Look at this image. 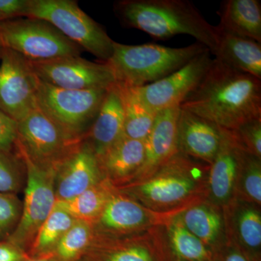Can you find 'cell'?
I'll return each mask as SVG.
<instances>
[{
    "instance_id": "cell-1",
    "label": "cell",
    "mask_w": 261,
    "mask_h": 261,
    "mask_svg": "<svg viewBox=\"0 0 261 261\" xmlns=\"http://www.w3.org/2000/svg\"><path fill=\"white\" fill-rule=\"evenodd\" d=\"M224 129L261 118V80L214 58L200 84L180 106Z\"/></svg>"
},
{
    "instance_id": "cell-2",
    "label": "cell",
    "mask_w": 261,
    "mask_h": 261,
    "mask_svg": "<svg viewBox=\"0 0 261 261\" xmlns=\"http://www.w3.org/2000/svg\"><path fill=\"white\" fill-rule=\"evenodd\" d=\"M121 23L138 29L157 40L180 34L195 38L214 53L218 43L217 27L209 23L188 0H122L115 4Z\"/></svg>"
},
{
    "instance_id": "cell-3",
    "label": "cell",
    "mask_w": 261,
    "mask_h": 261,
    "mask_svg": "<svg viewBox=\"0 0 261 261\" xmlns=\"http://www.w3.org/2000/svg\"><path fill=\"white\" fill-rule=\"evenodd\" d=\"M207 49L197 42L173 48L155 44L128 45L114 41L112 56L106 63L116 83L135 88L167 76Z\"/></svg>"
},
{
    "instance_id": "cell-4",
    "label": "cell",
    "mask_w": 261,
    "mask_h": 261,
    "mask_svg": "<svg viewBox=\"0 0 261 261\" xmlns=\"http://www.w3.org/2000/svg\"><path fill=\"white\" fill-rule=\"evenodd\" d=\"M25 17L42 19L98 59L107 62L114 41L73 0H29Z\"/></svg>"
},
{
    "instance_id": "cell-5",
    "label": "cell",
    "mask_w": 261,
    "mask_h": 261,
    "mask_svg": "<svg viewBox=\"0 0 261 261\" xmlns=\"http://www.w3.org/2000/svg\"><path fill=\"white\" fill-rule=\"evenodd\" d=\"M109 88L70 90L53 87L37 78V106L68 135L84 140Z\"/></svg>"
},
{
    "instance_id": "cell-6",
    "label": "cell",
    "mask_w": 261,
    "mask_h": 261,
    "mask_svg": "<svg viewBox=\"0 0 261 261\" xmlns=\"http://www.w3.org/2000/svg\"><path fill=\"white\" fill-rule=\"evenodd\" d=\"M0 44L31 61L80 56L83 50L51 24L27 17L0 21Z\"/></svg>"
},
{
    "instance_id": "cell-7",
    "label": "cell",
    "mask_w": 261,
    "mask_h": 261,
    "mask_svg": "<svg viewBox=\"0 0 261 261\" xmlns=\"http://www.w3.org/2000/svg\"><path fill=\"white\" fill-rule=\"evenodd\" d=\"M15 150L25 165V199L20 221L6 240L27 253L39 228L56 205V168L39 166L21 151Z\"/></svg>"
},
{
    "instance_id": "cell-8",
    "label": "cell",
    "mask_w": 261,
    "mask_h": 261,
    "mask_svg": "<svg viewBox=\"0 0 261 261\" xmlns=\"http://www.w3.org/2000/svg\"><path fill=\"white\" fill-rule=\"evenodd\" d=\"M82 141L66 133L37 106L18 122L15 148L39 166L57 168Z\"/></svg>"
},
{
    "instance_id": "cell-9",
    "label": "cell",
    "mask_w": 261,
    "mask_h": 261,
    "mask_svg": "<svg viewBox=\"0 0 261 261\" xmlns=\"http://www.w3.org/2000/svg\"><path fill=\"white\" fill-rule=\"evenodd\" d=\"M211 55L205 49L167 76L142 87H129L130 91L142 106L154 113L180 107L210 68Z\"/></svg>"
},
{
    "instance_id": "cell-10",
    "label": "cell",
    "mask_w": 261,
    "mask_h": 261,
    "mask_svg": "<svg viewBox=\"0 0 261 261\" xmlns=\"http://www.w3.org/2000/svg\"><path fill=\"white\" fill-rule=\"evenodd\" d=\"M30 61L38 80L70 90L108 89L116 83L106 62L94 63L81 56H67L46 61Z\"/></svg>"
},
{
    "instance_id": "cell-11",
    "label": "cell",
    "mask_w": 261,
    "mask_h": 261,
    "mask_svg": "<svg viewBox=\"0 0 261 261\" xmlns=\"http://www.w3.org/2000/svg\"><path fill=\"white\" fill-rule=\"evenodd\" d=\"M37 77L30 61L3 47L0 57V110L15 121L37 107Z\"/></svg>"
},
{
    "instance_id": "cell-12",
    "label": "cell",
    "mask_w": 261,
    "mask_h": 261,
    "mask_svg": "<svg viewBox=\"0 0 261 261\" xmlns=\"http://www.w3.org/2000/svg\"><path fill=\"white\" fill-rule=\"evenodd\" d=\"M102 170L93 149L83 140L56 168V201L69 200L102 181Z\"/></svg>"
},
{
    "instance_id": "cell-13",
    "label": "cell",
    "mask_w": 261,
    "mask_h": 261,
    "mask_svg": "<svg viewBox=\"0 0 261 261\" xmlns=\"http://www.w3.org/2000/svg\"><path fill=\"white\" fill-rule=\"evenodd\" d=\"M180 107L158 113L145 141V157L135 177H147L163 167L178 152V120Z\"/></svg>"
},
{
    "instance_id": "cell-14",
    "label": "cell",
    "mask_w": 261,
    "mask_h": 261,
    "mask_svg": "<svg viewBox=\"0 0 261 261\" xmlns=\"http://www.w3.org/2000/svg\"><path fill=\"white\" fill-rule=\"evenodd\" d=\"M223 128L214 123L180 108L178 120V152L214 161L222 140Z\"/></svg>"
},
{
    "instance_id": "cell-15",
    "label": "cell",
    "mask_w": 261,
    "mask_h": 261,
    "mask_svg": "<svg viewBox=\"0 0 261 261\" xmlns=\"http://www.w3.org/2000/svg\"><path fill=\"white\" fill-rule=\"evenodd\" d=\"M247 154L234 130L223 128L221 145L213 161L209 178L211 192L216 200H226L231 195Z\"/></svg>"
},
{
    "instance_id": "cell-16",
    "label": "cell",
    "mask_w": 261,
    "mask_h": 261,
    "mask_svg": "<svg viewBox=\"0 0 261 261\" xmlns=\"http://www.w3.org/2000/svg\"><path fill=\"white\" fill-rule=\"evenodd\" d=\"M124 113L119 86L108 89L100 109L84 140L93 149L97 158L123 136Z\"/></svg>"
},
{
    "instance_id": "cell-17",
    "label": "cell",
    "mask_w": 261,
    "mask_h": 261,
    "mask_svg": "<svg viewBox=\"0 0 261 261\" xmlns=\"http://www.w3.org/2000/svg\"><path fill=\"white\" fill-rule=\"evenodd\" d=\"M218 29V43L214 58L261 80V44Z\"/></svg>"
},
{
    "instance_id": "cell-18",
    "label": "cell",
    "mask_w": 261,
    "mask_h": 261,
    "mask_svg": "<svg viewBox=\"0 0 261 261\" xmlns=\"http://www.w3.org/2000/svg\"><path fill=\"white\" fill-rule=\"evenodd\" d=\"M224 32L261 44V4L259 0H226L217 12Z\"/></svg>"
},
{
    "instance_id": "cell-19",
    "label": "cell",
    "mask_w": 261,
    "mask_h": 261,
    "mask_svg": "<svg viewBox=\"0 0 261 261\" xmlns=\"http://www.w3.org/2000/svg\"><path fill=\"white\" fill-rule=\"evenodd\" d=\"M145 157V141L122 136L98 159L102 173L114 180H123L135 177Z\"/></svg>"
},
{
    "instance_id": "cell-20",
    "label": "cell",
    "mask_w": 261,
    "mask_h": 261,
    "mask_svg": "<svg viewBox=\"0 0 261 261\" xmlns=\"http://www.w3.org/2000/svg\"><path fill=\"white\" fill-rule=\"evenodd\" d=\"M178 152L170 159L172 173H164L144 182L137 188L140 195L158 204H171L183 200L193 190L194 182L185 175L176 173L178 164Z\"/></svg>"
},
{
    "instance_id": "cell-21",
    "label": "cell",
    "mask_w": 261,
    "mask_h": 261,
    "mask_svg": "<svg viewBox=\"0 0 261 261\" xmlns=\"http://www.w3.org/2000/svg\"><path fill=\"white\" fill-rule=\"evenodd\" d=\"M147 219V212L140 204L113 194L94 224L110 232L124 233L140 227Z\"/></svg>"
},
{
    "instance_id": "cell-22",
    "label": "cell",
    "mask_w": 261,
    "mask_h": 261,
    "mask_svg": "<svg viewBox=\"0 0 261 261\" xmlns=\"http://www.w3.org/2000/svg\"><path fill=\"white\" fill-rule=\"evenodd\" d=\"M75 221L56 202L51 214L39 228L27 255L29 257L53 255L57 245Z\"/></svg>"
},
{
    "instance_id": "cell-23",
    "label": "cell",
    "mask_w": 261,
    "mask_h": 261,
    "mask_svg": "<svg viewBox=\"0 0 261 261\" xmlns=\"http://www.w3.org/2000/svg\"><path fill=\"white\" fill-rule=\"evenodd\" d=\"M112 195L108 182L102 180L74 198L56 202L74 219L94 224Z\"/></svg>"
},
{
    "instance_id": "cell-24",
    "label": "cell",
    "mask_w": 261,
    "mask_h": 261,
    "mask_svg": "<svg viewBox=\"0 0 261 261\" xmlns=\"http://www.w3.org/2000/svg\"><path fill=\"white\" fill-rule=\"evenodd\" d=\"M117 84L121 90L124 113L123 136L132 140L145 141L152 130L158 113L142 106L129 87Z\"/></svg>"
},
{
    "instance_id": "cell-25",
    "label": "cell",
    "mask_w": 261,
    "mask_h": 261,
    "mask_svg": "<svg viewBox=\"0 0 261 261\" xmlns=\"http://www.w3.org/2000/svg\"><path fill=\"white\" fill-rule=\"evenodd\" d=\"M94 241L93 224L76 220L58 244L53 255L61 261H81Z\"/></svg>"
},
{
    "instance_id": "cell-26",
    "label": "cell",
    "mask_w": 261,
    "mask_h": 261,
    "mask_svg": "<svg viewBox=\"0 0 261 261\" xmlns=\"http://www.w3.org/2000/svg\"><path fill=\"white\" fill-rule=\"evenodd\" d=\"M170 243L172 261H214L212 250L179 223L170 229Z\"/></svg>"
},
{
    "instance_id": "cell-27",
    "label": "cell",
    "mask_w": 261,
    "mask_h": 261,
    "mask_svg": "<svg viewBox=\"0 0 261 261\" xmlns=\"http://www.w3.org/2000/svg\"><path fill=\"white\" fill-rule=\"evenodd\" d=\"M182 225L209 247L217 240L221 229V219L214 211L197 206L185 213Z\"/></svg>"
},
{
    "instance_id": "cell-28",
    "label": "cell",
    "mask_w": 261,
    "mask_h": 261,
    "mask_svg": "<svg viewBox=\"0 0 261 261\" xmlns=\"http://www.w3.org/2000/svg\"><path fill=\"white\" fill-rule=\"evenodd\" d=\"M25 165L16 151H0V192L17 194L25 187Z\"/></svg>"
},
{
    "instance_id": "cell-29",
    "label": "cell",
    "mask_w": 261,
    "mask_h": 261,
    "mask_svg": "<svg viewBox=\"0 0 261 261\" xmlns=\"http://www.w3.org/2000/svg\"><path fill=\"white\" fill-rule=\"evenodd\" d=\"M81 261H159L147 247L142 245H126L111 247H99L95 244Z\"/></svg>"
},
{
    "instance_id": "cell-30",
    "label": "cell",
    "mask_w": 261,
    "mask_h": 261,
    "mask_svg": "<svg viewBox=\"0 0 261 261\" xmlns=\"http://www.w3.org/2000/svg\"><path fill=\"white\" fill-rule=\"evenodd\" d=\"M23 211V202L15 194L0 192V242L16 228Z\"/></svg>"
},
{
    "instance_id": "cell-31",
    "label": "cell",
    "mask_w": 261,
    "mask_h": 261,
    "mask_svg": "<svg viewBox=\"0 0 261 261\" xmlns=\"http://www.w3.org/2000/svg\"><path fill=\"white\" fill-rule=\"evenodd\" d=\"M239 231L245 246L251 252L250 259L256 258L255 252L261 245V218L256 211L247 209L239 219Z\"/></svg>"
},
{
    "instance_id": "cell-32",
    "label": "cell",
    "mask_w": 261,
    "mask_h": 261,
    "mask_svg": "<svg viewBox=\"0 0 261 261\" xmlns=\"http://www.w3.org/2000/svg\"><path fill=\"white\" fill-rule=\"evenodd\" d=\"M234 132L247 152L260 159L261 118L245 122Z\"/></svg>"
},
{
    "instance_id": "cell-33",
    "label": "cell",
    "mask_w": 261,
    "mask_h": 261,
    "mask_svg": "<svg viewBox=\"0 0 261 261\" xmlns=\"http://www.w3.org/2000/svg\"><path fill=\"white\" fill-rule=\"evenodd\" d=\"M260 159L252 154H247L244 163L245 169L244 188L247 195L257 203L261 202Z\"/></svg>"
},
{
    "instance_id": "cell-34",
    "label": "cell",
    "mask_w": 261,
    "mask_h": 261,
    "mask_svg": "<svg viewBox=\"0 0 261 261\" xmlns=\"http://www.w3.org/2000/svg\"><path fill=\"white\" fill-rule=\"evenodd\" d=\"M18 136V122L0 110V151L14 150Z\"/></svg>"
},
{
    "instance_id": "cell-35",
    "label": "cell",
    "mask_w": 261,
    "mask_h": 261,
    "mask_svg": "<svg viewBox=\"0 0 261 261\" xmlns=\"http://www.w3.org/2000/svg\"><path fill=\"white\" fill-rule=\"evenodd\" d=\"M29 0H0V21L25 17Z\"/></svg>"
},
{
    "instance_id": "cell-36",
    "label": "cell",
    "mask_w": 261,
    "mask_h": 261,
    "mask_svg": "<svg viewBox=\"0 0 261 261\" xmlns=\"http://www.w3.org/2000/svg\"><path fill=\"white\" fill-rule=\"evenodd\" d=\"M29 257L27 252L7 240L0 242V261H25Z\"/></svg>"
},
{
    "instance_id": "cell-37",
    "label": "cell",
    "mask_w": 261,
    "mask_h": 261,
    "mask_svg": "<svg viewBox=\"0 0 261 261\" xmlns=\"http://www.w3.org/2000/svg\"><path fill=\"white\" fill-rule=\"evenodd\" d=\"M214 261H216L214 259ZM219 261H252L248 257L240 250H231L221 257Z\"/></svg>"
},
{
    "instance_id": "cell-38",
    "label": "cell",
    "mask_w": 261,
    "mask_h": 261,
    "mask_svg": "<svg viewBox=\"0 0 261 261\" xmlns=\"http://www.w3.org/2000/svg\"><path fill=\"white\" fill-rule=\"evenodd\" d=\"M25 261H61L57 258L54 255H47V256L38 257H29Z\"/></svg>"
},
{
    "instance_id": "cell-39",
    "label": "cell",
    "mask_w": 261,
    "mask_h": 261,
    "mask_svg": "<svg viewBox=\"0 0 261 261\" xmlns=\"http://www.w3.org/2000/svg\"><path fill=\"white\" fill-rule=\"evenodd\" d=\"M2 50H3V47H2L1 44H0V57H1Z\"/></svg>"
}]
</instances>
